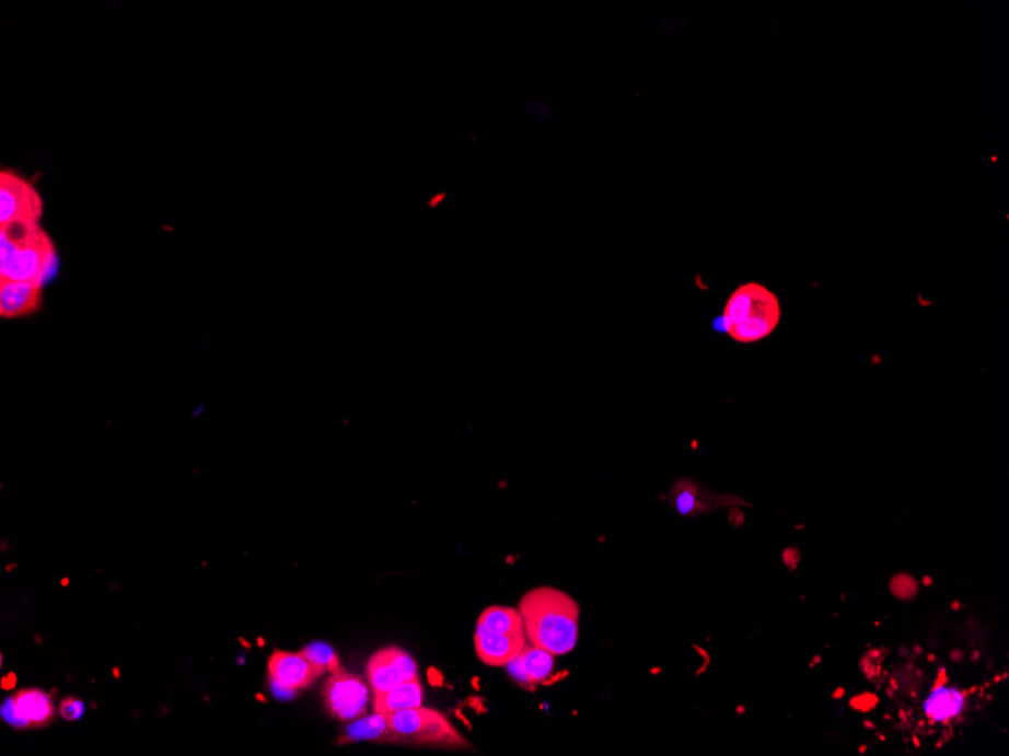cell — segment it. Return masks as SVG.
Masks as SVG:
<instances>
[{
	"instance_id": "obj_1",
	"label": "cell",
	"mask_w": 1009,
	"mask_h": 756,
	"mask_svg": "<svg viewBox=\"0 0 1009 756\" xmlns=\"http://www.w3.org/2000/svg\"><path fill=\"white\" fill-rule=\"evenodd\" d=\"M524 635L534 647L555 656L575 650L579 639V606L566 592L543 586L532 589L519 604Z\"/></svg>"
},
{
	"instance_id": "obj_13",
	"label": "cell",
	"mask_w": 1009,
	"mask_h": 756,
	"mask_svg": "<svg viewBox=\"0 0 1009 756\" xmlns=\"http://www.w3.org/2000/svg\"><path fill=\"white\" fill-rule=\"evenodd\" d=\"M554 656L532 643L524 644L522 652L507 664L508 672L515 682L522 684L544 683L554 672Z\"/></svg>"
},
{
	"instance_id": "obj_20",
	"label": "cell",
	"mask_w": 1009,
	"mask_h": 756,
	"mask_svg": "<svg viewBox=\"0 0 1009 756\" xmlns=\"http://www.w3.org/2000/svg\"><path fill=\"white\" fill-rule=\"evenodd\" d=\"M730 521H732L733 525H741L744 523V513L739 511L738 508H732V511H730Z\"/></svg>"
},
{
	"instance_id": "obj_6",
	"label": "cell",
	"mask_w": 1009,
	"mask_h": 756,
	"mask_svg": "<svg viewBox=\"0 0 1009 756\" xmlns=\"http://www.w3.org/2000/svg\"><path fill=\"white\" fill-rule=\"evenodd\" d=\"M669 501L674 512L682 516L707 515L719 508L750 507L739 497L715 495L700 481L689 479V477L674 481L670 489Z\"/></svg>"
},
{
	"instance_id": "obj_19",
	"label": "cell",
	"mask_w": 1009,
	"mask_h": 756,
	"mask_svg": "<svg viewBox=\"0 0 1009 756\" xmlns=\"http://www.w3.org/2000/svg\"><path fill=\"white\" fill-rule=\"evenodd\" d=\"M85 707H83L82 700L74 698H66L59 703V714L62 716L66 720H78L82 718Z\"/></svg>"
},
{
	"instance_id": "obj_8",
	"label": "cell",
	"mask_w": 1009,
	"mask_h": 756,
	"mask_svg": "<svg viewBox=\"0 0 1009 756\" xmlns=\"http://www.w3.org/2000/svg\"><path fill=\"white\" fill-rule=\"evenodd\" d=\"M417 678L415 659L399 648H384L368 663V679L373 694H383Z\"/></svg>"
},
{
	"instance_id": "obj_3",
	"label": "cell",
	"mask_w": 1009,
	"mask_h": 756,
	"mask_svg": "<svg viewBox=\"0 0 1009 756\" xmlns=\"http://www.w3.org/2000/svg\"><path fill=\"white\" fill-rule=\"evenodd\" d=\"M780 321L781 304L777 294L761 282L751 281L730 294L722 316L714 322V329L727 334L737 344L751 345L768 338Z\"/></svg>"
},
{
	"instance_id": "obj_14",
	"label": "cell",
	"mask_w": 1009,
	"mask_h": 756,
	"mask_svg": "<svg viewBox=\"0 0 1009 756\" xmlns=\"http://www.w3.org/2000/svg\"><path fill=\"white\" fill-rule=\"evenodd\" d=\"M422 702L424 687L419 678H415L392 688V690L375 694L373 710H375V713L388 714L399 710H407V708L422 707Z\"/></svg>"
},
{
	"instance_id": "obj_9",
	"label": "cell",
	"mask_w": 1009,
	"mask_h": 756,
	"mask_svg": "<svg viewBox=\"0 0 1009 756\" xmlns=\"http://www.w3.org/2000/svg\"><path fill=\"white\" fill-rule=\"evenodd\" d=\"M7 722L18 728H42L55 716L54 702L42 690H22L2 708Z\"/></svg>"
},
{
	"instance_id": "obj_18",
	"label": "cell",
	"mask_w": 1009,
	"mask_h": 756,
	"mask_svg": "<svg viewBox=\"0 0 1009 756\" xmlns=\"http://www.w3.org/2000/svg\"><path fill=\"white\" fill-rule=\"evenodd\" d=\"M301 652L308 656L310 662L320 667L324 674L325 672L336 674V672L341 671L339 656H337L336 652L333 651V648L327 643H310L309 647H305Z\"/></svg>"
},
{
	"instance_id": "obj_17",
	"label": "cell",
	"mask_w": 1009,
	"mask_h": 756,
	"mask_svg": "<svg viewBox=\"0 0 1009 756\" xmlns=\"http://www.w3.org/2000/svg\"><path fill=\"white\" fill-rule=\"evenodd\" d=\"M341 740L345 743L360 742V740H371V742L391 740L385 714L375 713L372 718L359 720L348 728L347 734Z\"/></svg>"
},
{
	"instance_id": "obj_4",
	"label": "cell",
	"mask_w": 1009,
	"mask_h": 756,
	"mask_svg": "<svg viewBox=\"0 0 1009 756\" xmlns=\"http://www.w3.org/2000/svg\"><path fill=\"white\" fill-rule=\"evenodd\" d=\"M391 740L396 743L440 747H468L466 740L439 711L416 707L385 714Z\"/></svg>"
},
{
	"instance_id": "obj_2",
	"label": "cell",
	"mask_w": 1009,
	"mask_h": 756,
	"mask_svg": "<svg viewBox=\"0 0 1009 756\" xmlns=\"http://www.w3.org/2000/svg\"><path fill=\"white\" fill-rule=\"evenodd\" d=\"M55 242L39 224L0 226V280L45 286L58 270Z\"/></svg>"
},
{
	"instance_id": "obj_12",
	"label": "cell",
	"mask_w": 1009,
	"mask_h": 756,
	"mask_svg": "<svg viewBox=\"0 0 1009 756\" xmlns=\"http://www.w3.org/2000/svg\"><path fill=\"white\" fill-rule=\"evenodd\" d=\"M526 644L524 632H475V650L480 662L488 666H507Z\"/></svg>"
},
{
	"instance_id": "obj_5",
	"label": "cell",
	"mask_w": 1009,
	"mask_h": 756,
	"mask_svg": "<svg viewBox=\"0 0 1009 756\" xmlns=\"http://www.w3.org/2000/svg\"><path fill=\"white\" fill-rule=\"evenodd\" d=\"M45 212L42 194L23 175L11 170L0 173V226L39 224Z\"/></svg>"
},
{
	"instance_id": "obj_10",
	"label": "cell",
	"mask_w": 1009,
	"mask_h": 756,
	"mask_svg": "<svg viewBox=\"0 0 1009 756\" xmlns=\"http://www.w3.org/2000/svg\"><path fill=\"white\" fill-rule=\"evenodd\" d=\"M268 670L274 684L288 688L293 694L301 688L309 687L324 675V672L310 662L303 652H298V654L285 651L274 652L269 659Z\"/></svg>"
},
{
	"instance_id": "obj_15",
	"label": "cell",
	"mask_w": 1009,
	"mask_h": 756,
	"mask_svg": "<svg viewBox=\"0 0 1009 756\" xmlns=\"http://www.w3.org/2000/svg\"><path fill=\"white\" fill-rule=\"evenodd\" d=\"M965 707V696L959 688L941 686L925 700L924 711L929 720L948 723L959 718Z\"/></svg>"
},
{
	"instance_id": "obj_7",
	"label": "cell",
	"mask_w": 1009,
	"mask_h": 756,
	"mask_svg": "<svg viewBox=\"0 0 1009 756\" xmlns=\"http://www.w3.org/2000/svg\"><path fill=\"white\" fill-rule=\"evenodd\" d=\"M324 702L328 713L340 720H352L367 713L369 690L359 676L336 672L324 687Z\"/></svg>"
},
{
	"instance_id": "obj_11",
	"label": "cell",
	"mask_w": 1009,
	"mask_h": 756,
	"mask_svg": "<svg viewBox=\"0 0 1009 756\" xmlns=\"http://www.w3.org/2000/svg\"><path fill=\"white\" fill-rule=\"evenodd\" d=\"M43 289L35 282L0 280V317L19 319L38 312L43 305Z\"/></svg>"
},
{
	"instance_id": "obj_16",
	"label": "cell",
	"mask_w": 1009,
	"mask_h": 756,
	"mask_svg": "<svg viewBox=\"0 0 1009 756\" xmlns=\"http://www.w3.org/2000/svg\"><path fill=\"white\" fill-rule=\"evenodd\" d=\"M476 631L524 632L523 618L515 608L488 607L479 616Z\"/></svg>"
}]
</instances>
